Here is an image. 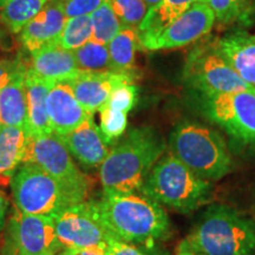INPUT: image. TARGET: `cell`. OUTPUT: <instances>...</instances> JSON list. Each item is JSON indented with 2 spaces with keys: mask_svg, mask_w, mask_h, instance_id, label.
Listing matches in <instances>:
<instances>
[{
  "mask_svg": "<svg viewBox=\"0 0 255 255\" xmlns=\"http://www.w3.org/2000/svg\"><path fill=\"white\" fill-rule=\"evenodd\" d=\"M92 203L110 234L127 244L150 246L170 234L165 210L144 194L104 190L101 199Z\"/></svg>",
  "mask_w": 255,
  "mask_h": 255,
  "instance_id": "1",
  "label": "cell"
},
{
  "mask_svg": "<svg viewBox=\"0 0 255 255\" xmlns=\"http://www.w3.org/2000/svg\"><path fill=\"white\" fill-rule=\"evenodd\" d=\"M165 148L163 137L155 128L139 127L129 130L101 164L100 178L104 190L120 193L141 190Z\"/></svg>",
  "mask_w": 255,
  "mask_h": 255,
  "instance_id": "2",
  "label": "cell"
},
{
  "mask_svg": "<svg viewBox=\"0 0 255 255\" xmlns=\"http://www.w3.org/2000/svg\"><path fill=\"white\" fill-rule=\"evenodd\" d=\"M182 245L200 255H255V223L231 207L212 206Z\"/></svg>",
  "mask_w": 255,
  "mask_h": 255,
  "instance_id": "3",
  "label": "cell"
},
{
  "mask_svg": "<svg viewBox=\"0 0 255 255\" xmlns=\"http://www.w3.org/2000/svg\"><path fill=\"white\" fill-rule=\"evenodd\" d=\"M139 191L159 205L191 213L210 202L213 186L167 152L156 162Z\"/></svg>",
  "mask_w": 255,
  "mask_h": 255,
  "instance_id": "4",
  "label": "cell"
},
{
  "mask_svg": "<svg viewBox=\"0 0 255 255\" xmlns=\"http://www.w3.org/2000/svg\"><path fill=\"white\" fill-rule=\"evenodd\" d=\"M170 152L203 180H220L232 169V157L221 133L195 122H181L169 138Z\"/></svg>",
  "mask_w": 255,
  "mask_h": 255,
  "instance_id": "5",
  "label": "cell"
},
{
  "mask_svg": "<svg viewBox=\"0 0 255 255\" xmlns=\"http://www.w3.org/2000/svg\"><path fill=\"white\" fill-rule=\"evenodd\" d=\"M182 79L188 88L200 95L255 92V88L232 68L220 49L218 38L201 41L189 51L183 65Z\"/></svg>",
  "mask_w": 255,
  "mask_h": 255,
  "instance_id": "6",
  "label": "cell"
},
{
  "mask_svg": "<svg viewBox=\"0 0 255 255\" xmlns=\"http://www.w3.org/2000/svg\"><path fill=\"white\" fill-rule=\"evenodd\" d=\"M21 163H34L44 169L59 183L72 205L84 202L89 191V180L75 164L57 133L28 136Z\"/></svg>",
  "mask_w": 255,
  "mask_h": 255,
  "instance_id": "7",
  "label": "cell"
},
{
  "mask_svg": "<svg viewBox=\"0 0 255 255\" xmlns=\"http://www.w3.org/2000/svg\"><path fill=\"white\" fill-rule=\"evenodd\" d=\"M201 113L225 130L235 142L255 148V92L196 94Z\"/></svg>",
  "mask_w": 255,
  "mask_h": 255,
  "instance_id": "8",
  "label": "cell"
},
{
  "mask_svg": "<svg viewBox=\"0 0 255 255\" xmlns=\"http://www.w3.org/2000/svg\"><path fill=\"white\" fill-rule=\"evenodd\" d=\"M11 189L15 208L25 214L52 216L72 206L59 183L34 163H25L15 171Z\"/></svg>",
  "mask_w": 255,
  "mask_h": 255,
  "instance_id": "9",
  "label": "cell"
},
{
  "mask_svg": "<svg viewBox=\"0 0 255 255\" xmlns=\"http://www.w3.org/2000/svg\"><path fill=\"white\" fill-rule=\"evenodd\" d=\"M62 250L51 216L25 214L14 209L4 255H56Z\"/></svg>",
  "mask_w": 255,
  "mask_h": 255,
  "instance_id": "10",
  "label": "cell"
},
{
  "mask_svg": "<svg viewBox=\"0 0 255 255\" xmlns=\"http://www.w3.org/2000/svg\"><path fill=\"white\" fill-rule=\"evenodd\" d=\"M51 218L64 250L107 247L108 240L113 237L98 218L92 201L66 207Z\"/></svg>",
  "mask_w": 255,
  "mask_h": 255,
  "instance_id": "11",
  "label": "cell"
},
{
  "mask_svg": "<svg viewBox=\"0 0 255 255\" xmlns=\"http://www.w3.org/2000/svg\"><path fill=\"white\" fill-rule=\"evenodd\" d=\"M215 14L207 2H196L171 23L157 38L142 46L146 51L173 50L190 45L212 31Z\"/></svg>",
  "mask_w": 255,
  "mask_h": 255,
  "instance_id": "12",
  "label": "cell"
},
{
  "mask_svg": "<svg viewBox=\"0 0 255 255\" xmlns=\"http://www.w3.org/2000/svg\"><path fill=\"white\" fill-rule=\"evenodd\" d=\"M135 72H119L114 70L108 71H88L81 70L69 82L73 94L88 113L100 111L107 104L111 92L122 83H133Z\"/></svg>",
  "mask_w": 255,
  "mask_h": 255,
  "instance_id": "13",
  "label": "cell"
},
{
  "mask_svg": "<svg viewBox=\"0 0 255 255\" xmlns=\"http://www.w3.org/2000/svg\"><path fill=\"white\" fill-rule=\"evenodd\" d=\"M47 113L53 132L68 135L81 126L90 114L79 104L72 89L66 82L55 83L47 95Z\"/></svg>",
  "mask_w": 255,
  "mask_h": 255,
  "instance_id": "14",
  "label": "cell"
},
{
  "mask_svg": "<svg viewBox=\"0 0 255 255\" xmlns=\"http://www.w3.org/2000/svg\"><path fill=\"white\" fill-rule=\"evenodd\" d=\"M70 154L78 159L79 163L88 168L101 165L109 155V146L102 135L100 127L96 126L94 116L87 120L68 135L59 136Z\"/></svg>",
  "mask_w": 255,
  "mask_h": 255,
  "instance_id": "15",
  "label": "cell"
},
{
  "mask_svg": "<svg viewBox=\"0 0 255 255\" xmlns=\"http://www.w3.org/2000/svg\"><path fill=\"white\" fill-rule=\"evenodd\" d=\"M60 0H49L43 9L20 32V43L28 52L58 39L66 21Z\"/></svg>",
  "mask_w": 255,
  "mask_h": 255,
  "instance_id": "16",
  "label": "cell"
},
{
  "mask_svg": "<svg viewBox=\"0 0 255 255\" xmlns=\"http://www.w3.org/2000/svg\"><path fill=\"white\" fill-rule=\"evenodd\" d=\"M30 70L51 82H69L81 71L73 51L65 50L56 41L31 53Z\"/></svg>",
  "mask_w": 255,
  "mask_h": 255,
  "instance_id": "17",
  "label": "cell"
},
{
  "mask_svg": "<svg viewBox=\"0 0 255 255\" xmlns=\"http://www.w3.org/2000/svg\"><path fill=\"white\" fill-rule=\"evenodd\" d=\"M25 94L27 102V127L28 136H44L53 132L46 100L55 82L47 81L32 72L30 68L25 73Z\"/></svg>",
  "mask_w": 255,
  "mask_h": 255,
  "instance_id": "18",
  "label": "cell"
},
{
  "mask_svg": "<svg viewBox=\"0 0 255 255\" xmlns=\"http://www.w3.org/2000/svg\"><path fill=\"white\" fill-rule=\"evenodd\" d=\"M219 46L232 68L255 88V34L237 30L218 38Z\"/></svg>",
  "mask_w": 255,
  "mask_h": 255,
  "instance_id": "19",
  "label": "cell"
},
{
  "mask_svg": "<svg viewBox=\"0 0 255 255\" xmlns=\"http://www.w3.org/2000/svg\"><path fill=\"white\" fill-rule=\"evenodd\" d=\"M196 2H207V0H161L149 9L137 28L141 49L144 44L157 38L175 19Z\"/></svg>",
  "mask_w": 255,
  "mask_h": 255,
  "instance_id": "20",
  "label": "cell"
},
{
  "mask_svg": "<svg viewBox=\"0 0 255 255\" xmlns=\"http://www.w3.org/2000/svg\"><path fill=\"white\" fill-rule=\"evenodd\" d=\"M27 139L25 128L0 126V188L11 184L15 170L23 162Z\"/></svg>",
  "mask_w": 255,
  "mask_h": 255,
  "instance_id": "21",
  "label": "cell"
},
{
  "mask_svg": "<svg viewBox=\"0 0 255 255\" xmlns=\"http://www.w3.org/2000/svg\"><path fill=\"white\" fill-rule=\"evenodd\" d=\"M25 73L17 76L0 89V126L27 127V102L25 94Z\"/></svg>",
  "mask_w": 255,
  "mask_h": 255,
  "instance_id": "22",
  "label": "cell"
},
{
  "mask_svg": "<svg viewBox=\"0 0 255 255\" xmlns=\"http://www.w3.org/2000/svg\"><path fill=\"white\" fill-rule=\"evenodd\" d=\"M141 49L137 28L122 27L117 36L108 44L114 71L135 72L136 51Z\"/></svg>",
  "mask_w": 255,
  "mask_h": 255,
  "instance_id": "23",
  "label": "cell"
},
{
  "mask_svg": "<svg viewBox=\"0 0 255 255\" xmlns=\"http://www.w3.org/2000/svg\"><path fill=\"white\" fill-rule=\"evenodd\" d=\"M49 0H9L0 8V21L12 33H20Z\"/></svg>",
  "mask_w": 255,
  "mask_h": 255,
  "instance_id": "24",
  "label": "cell"
},
{
  "mask_svg": "<svg viewBox=\"0 0 255 255\" xmlns=\"http://www.w3.org/2000/svg\"><path fill=\"white\" fill-rule=\"evenodd\" d=\"M92 40L108 45L122 28L110 0H104L90 14Z\"/></svg>",
  "mask_w": 255,
  "mask_h": 255,
  "instance_id": "25",
  "label": "cell"
},
{
  "mask_svg": "<svg viewBox=\"0 0 255 255\" xmlns=\"http://www.w3.org/2000/svg\"><path fill=\"white\" fill-rule=\"evenodd\" d=\"M92 39L90 14L68 18L56 43L63 49L75 51Z\"/></svg>",
  "mask_w": 255,
  "mask_h": 255,
  "instance_id": "26",
  "label": "cell"
},
{
  "mask_svg": "<svg viewBox=\"0 0 255 255\" xmlns=\"http://www.w3.org/2000/svg\"><path fill=\"white\" fill-rule=\"evenodd\" d=\"M76 62L81 70L88 71H108L113 70L108 45L90 40L73 51Z\"/></svg>",
  "mask_w": 255,
  "mask_h": 255,
  "instance_id": "27",
  "label": "cell"
},
{
  "mask_svg": "<svg viewBox=\"0 0 255 255\" xmlns=\"http://www.w3.org/2000/svg\"><path fill=\"white\" fill-rule=\"evenodd\" d=\"M252 1L253 0H207V4L213 9L219 23L233 24L247 19Z\"/></svg>",
  "mask_w": 255,
  "mask_h": 255,
  "instance_id": "28",
  "label": "cell"
},
{
  "mask_svg": "<svg viewBox=\"0 0 255 255\" xmlns=\"http://www.w3.org/2000/svg\"><path fill=\"white\" fill-rule=\"evenodd\" d=\"M122 27L138 28L149 8L144 0H110Z\"/></svg>",
  "mask_w": 255,
  "mask_h": 255,
  "instance_id": "29",
  "label": "cell"
},
{
  "mask_svg": "<svg viewBox=\"0 0 255 255\" xmlns=\"http://www.w3.org/2000/svg\"><path fill=\"white\" fill-rule=\"evenodd\" d=\"M127 115L122 111L111 109L107 105L100 110V130L108 144L120 138L126 132L128 126Z\"/></svg>",
  "mask_w": 255,
  "mask_h": 255,
  "instance_id": "30",
  "label": "cell"
},
{
  "mask_svg": "<svg viewBox=\"0 0 255 255\" xmlns=\"http://www.w3.org/2000/svg\"><path fill=\"white\" fill-rule=\"evenodd\" d=\"M137 97L138 89L133 83H122L114 89L105 105L114 110L128 114L135 107Z\"/></svg>",
  "mask_w": 255,
  "mask_h": 255,
  "instance_id": "31",
  "label": "cell"
},
{
  "mask_svg": "<svg viewBox=\"0 0 255 255\" xmlns=\"http://www.w3.org/2000/svg\"><path fill=\"white\" fill-rule=\"evenodd\" d=\"M30 66L21 58L0 60V89L12 82L20 73L26 72Z\"/></svg>",
  "mask_w": 255,
  "mask_h": 255,
  "instance_id": "32",
  "label": "cell"
},
{
  "mask_svg": "<svg viewBox=\"0 0 255 255\" xmlns=\"http://www.w3.org/2000/svg\"><path fill=\"white\" fill-rule=\"evenodd\" d=\"M104 0H60L66 18L91 14Z\"/></svg>",
  "mask_w": 255,
  "mask_h": 255,
  "instance_id": "33",
  "label": "cell"
},
{
  "mask_svg": "<svg viewBox=\"0 0 255 255\" xmlns=\"http://www.w3.org/2000/svg\"><path fill=\"white\" fill-rule=\"evenodd\" d=\"M107 253L108 255H145L131 244H127L114 237L108 240Z\"/></svg>",
  "mask_w": 255,
  "mask_h": 255,
  "instance_id": "34",
  "label": "cell"
},
{
  "mask_svg": "<svg viewBox=\"0 0 255 255\" xmlns=\"http://www.w3.org/2000/svg\"><path fill=\"white\" fill-rule=\"evenodd\" d=\"M76 255H108L107 247L97 246L90 248H72Z\"/></svg>",
  "mask_w": 255,
  "mask_h": 255,
  "instance_id": "35",
  "label": "cell"
},
{
  "mask_svg": "<svg viewBox=\"0 0 255 255\" xmlns=\"http://www.w3.org/2000/svg\"><path fill=\"white\" fill-rule=\"evenodd\" d=\"M6 209H7V200H6L4 193L0 190V231H1L2 226H4Z\"/></svg>",
  "mask_w": 255,
  "mask_h": 255,
  "instance_id": "36",
  "label": "cell"
},
{
  "mask_svg": "<svg viewBox=\"0 0 255 255\" xmlns=\"http://www.w3.org/2000/svg\"><path fill=\"white\" fill-rule=\"evenodd\" d=\"M0 49L6 51L12 49V41L9 39V37L7 36L4 28L1 27V25H0Z\"/></svg>",
  "mask_w": 255,
  "mask_h": 255,
  "instance_id": "37",
  "label": "cell"
},
{
  "mask_svg": "<svg viewBox=\"0 0 255 255\" xmlns=\"http://www.w3.org/2000/svg\"><path fill=\"white\" fill-rule=\"evenodd\" d=\"M176 255H200V254H197V253H195V252L188 250L187 247H184L183 245L181 244V246H180V248H178Z\"/></svg>",
  "mask_w": 255,
  "mask_h": 255,
  "instance_id": "38",
  "label": "cell"
},
{
  "mask_svg": "<svg viewBox=\"0 0 255 255\" xmlns=\"http://www.w3.org/2000/svg\"><path fill=\"white\" fill-rule=\"evenodd\" d=\"M159 1H161V0H144V2H145V5H146V7H148L149 9L154 7L155 5H157Z\"/></svg>",
  "mask_w": 255,
  "mask_h": 255,
  "instance_id": "39",
  "label": "cell"
},
{
  "mask_svg": "<svg viewBox=\"0 0 255 255\" xmlns=\"http://www.w3.org/2000/svg\"><path fill=\"white\" fill-rule=\"evenodd\" d=\"M7 1H9V0H0V8H1Z\"/></svg>",
  "mask_w": 255,
  "mask_h": 255,
  "instance_id": "40",
  "label": "cell"
}]
</instances>
